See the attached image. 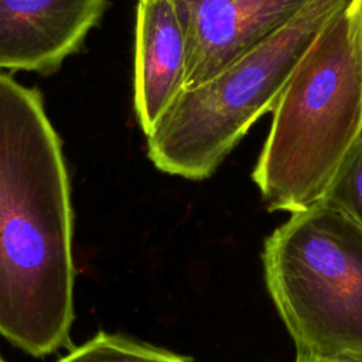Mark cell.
<instances>
[{"instance_id":"30bf717a","label":"cell","mask_w":362,"mask_h":362,"mask_svg":"<svg viewBox=\"0 0 362 362\" xmlns=\"http://www.w3.org/2000/svg\"><path fill=\"white\" fill-rule=\"evenodd\" d=\"M296 362H362V355H356V354H335V355L297 356Z\"/></svg>"},{"instance_id":"8992f818","label":"cell","mask_w":362,"mask_h":362,"mask_svg":"<svg viewBox=\"0 0 362 362\" xmlns=\"http://www.w3.org/2000/svg\"><path fill=\"white\" fill-rule=\"evenodd\" d=\"M106 6L107 0H0V71L55 72Z\"/></svg>"},{"instance_id":"5b68a950","label":"cell","mask_w":362,"mask_h":362,"mask_svg":"<svg viewBox=\"0 0 362 362\" xmlns=\"http://www.w3.org/2000/svg\"><path fill=\"white\" fill-rule=\"evenodd\" d=\"M187 44L185 88L198 86L290 21L310 0H170Z\"/></svg>"},{"instance_id":"ba28073f","label":"cell","mask_w":362,"mask_h":362,"mask_svg":"<svg viewBox=\"0 0 362 362\" xmlns=\"http://www.w3.org/2000/svg\"><path fill=\"white\" fill-rule=\"evenodd\" d=\"M55 362H192L191 359L151 344L99 331L72 348Z\"/></svg>"},{"instance_id":"3957f363","label":"cell","mask_w":362,"mask_h":362,"mask_svg":"<svg viewBox=\"0 0 362 362\" xmlns=\"http://www.w3.org/2000/svg\"><path fill=\"white\" fill-rule=\"evenodd\" d=\"M346 0H310L290 21L204 83L184 89L147 139L150 161L187 180L211 177L273 110L296 65Z\"/></svg>"},{"instance_id":"6da1fadb","label":"cell","mask_w":362,"mask_h":362,"mask_svg":"<svg viewBox=\"0 0 362 362\" xmlns=\"http://www.w3.org/2000/svg\"><path fill=\"white\" fill-rule=\"evenodd\" d=\"M74 212L42 95L0 71V337L35 358L68 344Z\"/></svg>"},{"instance_id":"9c48e42d","label":"cell","mask_w":362,"mask_h":362,"mask_svg":"<svg viewBox=\"0 0 362 362\" xmlns=\"http://www.w3.org/2000/svg\"><path fill=\"white\" fill-rule=\"evenodd\" d=\"M322 199L362 228V133L341 163Z\"/></svg>"},{"instance_id":"7a4b0ae2","label":"cell","mask_w":362,"mask_h":362,"mask_svg":"<svg viewBox=\"0 0 362 362\" xmlns=\"http://www.w3.org/2000/svg\"><path fill=\"white\" fill-rule=\"evenodd\" d=\"M362 133V0H346L280 92L253 170L270 211L321 201Z\"/></svg>"},{"instance_id":"277c9868","label":"cell","mask_w":362,"mask_h":362,"mask_svg":"<svg viewBox=\"0 0 362 362\" xmlns=\"http://www.w3.org/2000/svg\"><path fill=\"white\" fill-rule=\"evenodd\" d=\"M262 259L297 356L362 355V228L321 199L291 212Z\"/></svg>"},{"instance_id":"52a82bcc","label":"cell","mask_w":362,"mask_h":362,"mask_svg":"<svg viewBox=\"0 0 362 362\" xmlns=\"http://www.w3.org/2000/svg\"><path fill=\"white\" fill-rule=\"evenodd\" d=\"M187 44L170 0H137L134 110L147 136L185 88Z\"/></svg>"},{"instance_id":"8fae6325","label":"cell","mask_w":362,"mask_h":362,"mask_svg":"<svg viewBox=\"0 0 362 362\" xmlns=\"http://www.w3.org/2000/svg\"><path fill=\"white\" fill-rule=\"evenodd\" d=\"M0 362H7V361H6V359H4V358L0 355Z\"/></svg>"}]
</instances>
